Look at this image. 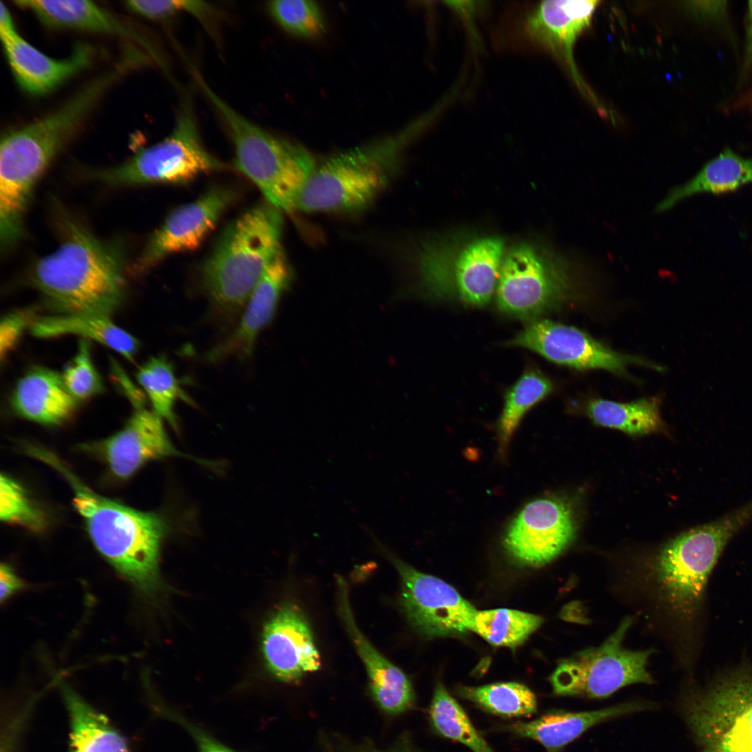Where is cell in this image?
<instances>
[{
  "label": "cell",
  "mask_w": 752,
  "mask_h": 752,
  "mask_svg": "<svg viewBox=\"0 0 752 752\" xmlns=\"http://www.w3.org/2000/svg\"><path fill=\"white\" fill-rule=\"evenodd\" d=\"M700 752H752V667L739 666L682 702Z\"/></svg>",
  "instance_id": "cell-9"
},
{
  "label": "cell",
  "mask_w": 752,
  "mask_h": 752,
  "mask_svg": "<svg viewBox=\"0 0 752 752\" xmlns=\"http://www.w3.org/2000/svg\"><path fill=\"white\" fill-rule=\"evenodd\" d=\"M689 3V8L696 15L709 19L723 17L728 6L726 1H696Z\"/></svg>",
  "instance_id": "cell-41"
},
{
  "label": "cell",
  "mask_w": 752,
  "mask_h": 752,
  "mask_svg": "<svg viewBox=\"0 0 752 752\" xmlns=\"http://www.w3.org/2000/svg\"><path fill=\"white\" fill-rule=\"evenodd\" d=\"M550 379L540 371L527 369L508 391L498 423L499 448L504 453L524 415L552 391Z\"/></svg>",
  "instance_id": "cell-30"
},
{
  "label": "cell",
  "mask_w": 752,
  "mask_h": 752,
  "mask_svg": "<svg viewBox=\"0 0 752 752\" xmlns=\"http://www.w3.org/2000/svg\"><path fill=\"white\" fill-rule=\"evenodd\" d=\"M0 518L7 524L33 531L45 527V519L29 499L23 487L6 474L0 478Z\"/></svg>",
  "instance_id": "cell-35"
},
{
  "label": "cell",
  "mask_w": 752,
  "mask_h": 752,
  "mask_svg": "<svg viewBox=\"0 0 752 752\" xmlns=\"http://www.w3.org/2000/svg\"><path fill=\"white\" fill-rule=\"evenodd\" d=\"M292 280V271L281 251L269 263L253 290L233 330L207 354L212 363L230 359H246L253 352L256 340L270 323L283 292Z\"/></svg>",
  "instance_id": "cell-17"
},
{
  "label": "cell",
  "mask_w": 752,
  "mask_h": 752,
  "mask_svg": "<svg viewBox=\"0 0 752 752\" xmlns=\"http://www.w3.org/2000/svg\"><path fill=\"white\" fill-rule=\"evenodd\" d=\"M543 622L542 617L508 609L477 611L472 631L493 645L515 648Z\"/></svg>",
  "instance_id": "cell-32"
},
{
  "label": "cell",
  "mask_w": 752,
  "mask_h": 752,
  "mask_svg": "<svg viewBox=\"0 0 752 752\" xmlns=\"http://www.w3.org/2000/svg\"><path fill=\"white\" fill-rule=\"evenodd\" d=\"M77 405L61 375L40 366H33L19 379L11 397L12 407L19 416L49 425L67 420Z\"/></svg>",
  "instance_id": "cell-23"
},
{
  "label": "cell",
  "mask_w": 752,
  "mask_h": 752,
  "mask_svg": "<svg viewBox=\"0 0 752 752\" xmlns=\"http://www.w3.org/2000/svg\"><path fill=\"white\" fill-rule=\"evenodd\" d=\"M430 716L434 728L439 735L464 744L473 752H494L441 683L435 687Z\"/></svg>",
  "instance_id": "cell-33"
},
{
  "label": "cell",
  "mask_w": 752,
  "mask_h": 752,
  "mask_svg": "<svg viewBox=\"0 0 752 752\" xmlns=\"http://www.w3.org/2000/svg\"><path fill=\"white\" fill-rule=\"evenodd\" d=\"M16 4L32 11L45 25L127 36L147 47L127 25L106 9L89 1L26 0Z\"/></svg>",
  "instance_id": "cell-24"
},
{
  "label": "cell",
  "mask_w": 752,
  "mask_h": 752,
  "mask_svg": "<svg viewBox=\"0 0 752 752\" xmlns=\"http://www.w3.org/2000/svg\"><path fill=\"white\" fill-rule=\"evenodd\" d=\"M600 3L592 0L541 1L526 14L524 29L531 41L563 63L581 93L602 113L605 111L604 107L583 80L574 59L575 43L589 28Z\"/></svg>",
  "instance_id": "cell-16"
},
{
  "label": "cell",
  "mask_w": 752,
  "mask_h": 752,
  "mask_svg": "<svg viewBox=\"0 0 752 752\" xmlns=\"http://www.w3.org/2000/svg\"><path fill=\"white\" fill-rule=\"evenodd\" d=\"M570 264L547 249L522 243L505 252L496 289L498 308L531 322L562 307L577 295Z\"/></svg>",
  "instance_id": "cell-8"
},
{
  "label": "cell",
  "mask_w": 752,
  "mask_h": 752,
  "mask_svg": "<svg viewBox=\"0 0 752 752\" xmlns=\"http://www.w3.org/2000/svg\"><path fill=\"white\" fill-rule=\"evenodd\" d=\"M745 41L742 74L747 73L752 68V1H748L747 5Z\"/></svg>",
  "instance_id": "cell-42"
},
{
  "label": "cell",
  "mask_w": 752,
  "mask_h": 752,
  "mask_svg": "<svg viewBox=\"0 0 752 752\" xmlns=\"http://www.w3.org/2000/svg\"><path fill=\"white\" fill-rule=\"evenodd\" d=\"M632 623L631 617L623 619L600 645L561 660L549 677L554 694L604 698L627 685L651 684L647 667L652 650H633L623 645Z\"/></svg>",
  "instance_id": "cell-11"
},
{
  "label": "cell",
  "mask_w": 752,
  "mask_h": 752,
  "mask_svg": "<svg viewBox=\"0 0 752 752\" xmlns=\"http://www.w3.org/2000/svg\"><path fill=\"white\" fill-rule=\"evenodd\" d=\"M262 645L269 671L283 682H295L320 668L309 624L294 605H284L269 620Z\"/></svg>",
  "instance_id": "cell-19"
},
{
  "label": "cell",
  "mask_w": 752,
  "mask_h": 752,
  "mask_svg": "<svg viewBox=\"0 0 752 752\" xmlns=\"http://www.w3.org/2000/svg\"><path fill=\"white\" fill-rule=\"evenodd\" d=\"M162 420L144 407L134 408L121 430L87 447L104 460L113 476L129 478L150 460L184 455L173 446Z\"/></svg>",
  "instance_id": "cell-18"
},
{
  "label": "cell",
  "mask_w": 752,
  "mask_h": 752,
  "mask_svg": "<svg viewBox=\"0 0 752 752\" xmlns=\"http://www.w3.org/2000/svg\"><path fill=\"white\" fill-rule=\"evenodd\" d=\"M38 338L78 335L94 340L118 352L132 361L139 343L132 335L118 327L109 316L91 314H56L38 317L30 327Z\"/></svg>",
  "instance_id": "cell-26"
},
{
  "label": "cell",
  "mask_w": 752,
  "mask_h": 752,
  "mask_svg": "<svg viewBox=\"0 0 752 752\" xmlns=\"http://www.w3.org/2000/svg\"><path fill=\"white\" fill-rule=\"evenodd\" d=\"M126 6L141 16L155 20L166 19L181 13L203 19L212 13V7L201 1L133 0L127 1Z\"/></svg>",
  "instance_id": "cell-37"
},
{
  "label": "cell",
  "mask_w": 752,
  "mask_h": 752,
  "mask_svg": "<svg viewBox=\"0 0 752 752\" xmlns=\"http://www.w3.org/2000/svg\"><path fill=\"white\" fill-rule=\"evenodd\" d=\"M136 378L149 398L152 411L176 430L175 403L182 400L194 405V402L181 386L171 362L163 355L151 357L139 368Z\"/></svg>",
  "instance_id": "cell-29"
},
{
  "label": "cell",
  "mask_w": 752,
  "mask_h": 752,
  "mask_svg": "<svg viewBox=\"0 0 752 752\" xmlns=\"http://www.w3.org/2000/svg\"><path fill=\"white\" fill-rule=\"evenodd\" d=\"M504 254L501 238L484 236L423 242L413 262L428 295L439 299L456 296L467 304L482 306L496 292Z\"/></svg>",
  "instance_id": "cell-7"
},
{
  "label": "cell",
  "mask_w": 752,
  "mask_h": 752,
  "mask_svg": "<svg viewBox=\"0 0 752 752\" xmlns=\"http://www.w3.org/2000/svg\"><path fill=\"white\" fill-rule=\"evenodd\" d=\"M0 586L1 602H3L21 590L24 584L13 568L3 563L0 568Z\"/></svg>",
  "instance_id": "cell-40"
},
{
  "label": "cell",
  "mask_w": 752,
  "mask_h": 752,
  "mask_svg": "<svg viewBox=\"0 0 752 752\" xmlns=\"http://www.w3.org/2000/svg\"><path fill=\"white\" fill-rule=\"evenodd\" d=\"M506 345L578 370L600 369L626 376L631 364L660 369L641 358L617 352L574 327L545 319L531 322Z\"/></svg>",
  "instance_id": "cell-13"
},
{
  "label": "cell",
  "mask_w": 752,
  "mask_h": 752,
  "mask_svg": "<svg viewBox=\"0 0 752 752\" xmlns=\"http://www.w3.org/2000/svg\"><path fill=\"white\" fill-rule=\"evenodd\" d=\"M747 102H748L749 109L752 113V85L748 89Z\"/></svg>",
  "instance_id": "cell-44"
},
{
  "label": "cell",
  "mask_w": 752,
  "mask_h": 752,
  "mask_svg": "<svg viewBox=\"0 0 752 752\" xmlns=\"http://www.w3.org/2000/svg\"><path fill=\"white\" fill-rule=\"evenodd\" d=\"M203 94L221 119L232 142L235 167L281 212L297 210L299 195L316 166L303 146L269 133L244 116L196 77Z\"/></svg>",
  "instance_id": "cell-6"
},
{
  "label": "cell",
  "mask_w": 752,
  "mask_h": 752,
  "mask_svg": "<svg viewBox=\"0 0 752 752\" xmlns=\"http://www.w3.org/2000/svg\"><path fill=\"white\" fill-rule=\"evenodd\" d=\"M575 533L572 510L556 497L533 500L522 508L508 524L504 547L514 559L528 565H543L561 554Z\"/></svg>",
  "instance_id": "cell-15"
},
{
  "label": "cell",
  "mask_w": 752,
  "mask_h": 752,
  "mask_svg": "<svg viewBox=\"0 0 752 752\" xmlns=\"http://www.w3.org/2000/svg\"><path fill=\"white\" fill-rule=\"evenodd\" d=\"M752 521V499L723 516L687 531L658 555L656 593L676 620L691 624L703 607L710 576L732 539Z\"/></svg>",
  "instance_id": "cell-4"
},
{
  "label": "cell",
  "mask_w": 752,
  "mask_h": 752,
  "mask_svg": "<svg viewBox=\"0 0 752 752\" xmlns=\"http://www.w3.org/2000/svg\"><path fill=\"white\" fill-rule=\"evenodd\" d=\"M588 416L597 425L617 429L631 435L661 431L664 424L657 397L618 402L602 398L590 400L586 407Z\"/></svg>",
  "instance_id": "cell-28"
},
{
  "label": "cell",
  "mask_w": 752,
  "mask_h": 752,
  "mask_svg": "<svg viewBox=\"0 0 752 752\" xmlns=\"http://www.w3.org/2000/svg\"><path fill=\"white\" fill-rule=\"evenodd\" d=\"M461 697L484 710L503 716H530L537 711L535 694L524 684L500 682L480 687L461 686L457 690Z\"/></svg>",
  "instance_id": "cell-31"
},
{
  "label": "cell",
  "mask_w": 752,
  "mask_h": 752,
  "mask_svg": "<svg viewBox=\"0 0 752 752\" xmlns=\"http://www.w3.org/2000/svg\"><path fill=\"white\" fill-rule=\"evenodd\" d=\"M235 189L215 185L194 201L171 211L147 242L133 272L144 273L171 255L198 247L236 200Z\"/></svg>",
  "instance_id": "cell-14"
},
{
  "label": "cell",
  "mask_w": 752,
  "mask_h": 752,
  "mask_svg": "<svg viewBox=\"0 0 752 752\" xmlns=\"http://www.w3.org/2000/svg\"><path fill=\"white\" fill-rule=\"evenodd\" d=\"M752 184V158L726 148L708 161L689 181L672 189L657 206L665 212L695 195H720Z\"/></svg>",
  "instance_id": "cell-25"
},
{
  "label": "cell",
  "mask_w": 752,
  "mask_h": 752,
  "mask_svg": "<svg viewBox=\"0 0 752 752\" xmlns=\"http://www.w3.org/2000/svg\"><path fill=\"white\" fill-rule=\"evenodd\" d=\"M70 721L69 752H130L123 737L75 691L63 686Z\"/></svg>",
  "instance_id": "cell-27"
},
{
  "label": "cell",
  "mask_w": 752,
  "mask_h": 752,
  "mask_svg": "<svg viewBox=\"0 0 752 752\" xmlns=\"http://www.w3.org/2000/svg\"><path fill=\"white\" fill-rule=\"evenodd\" d=\"M423 123L317 164L299 195L297 210L352 212L369 206L395 178L405 146Z\"/></svg>",
  "instance_id": "cell-5"
},
{
  "label": "cell",
  "mask_w": 752,
  "mask_h": 752,
  "mask_svg": "<svg viewBox=\"0 0 752 752\" xmlns=\"http://www.w3.org/2000/svg\"><path fill=\"white\" fill-rule=\"evenodd\" d=\"M267 10L280 26L297 36L315 37L324 28L321 10L313 1H272L267 4Z\"/></svg>",
  "instance_id": "cell-34"
},
{
  "label": "cell",
  "mask_w": 752,
  "mask_h": 752,
  "mask_svg": "<svg viewBox=\"0 0 752 752\" xmlns=\"http://www.w3.org/2000/svg\"><path fill=\"white\" fill-rule=\"evenodd\" d=\"M374 540L400 576L401 605L416 629L428 636H457L472 631L477 611L453 587L416 570Z\"/></svg>",
  "instance_id": "cell-12"
},
{
  "label": "cell",
  "mask_w": 752,
  "mask_h": 752,
  "mask_svg": "<svg viewBox=\"0 0 752 752\" xmlns=\"http://www.w3.org/2000/svg\"><path fill=\"white\" fill-rule=\"evenodd\" d=\"M61 375L65 388L77 401L88 399L104 391L102 380L93 364L87 339H81L79 342L75 355Z\"/></svg>",
  "instance_id": "cell-36"
},
{
  "label": "cell",
  "mask_w": 752,
  "mask_h": 752,
  "mask_svg": "<svg viewBox=\"0 0 752 752\" xmlns=\"http://www.w3.org/2000/svg\"><path fill=\"white\" fill-rule=\"evenodd\" d=\"M652 703L633 701L597 710L570 712L556 711L528 722H515L505 730L539 742L547 752H561L591 727L628 714L653 709Z\"/></svg>",
  "instance_id": "cell-22"
},
{
  "label": "cell",
  "mask_w": 752,
  "mask_h": 752,
  "mask_svg": "<svg viewBox=\"0 0 752 752\" xmlns=\"http://www.w3.org/2000/svg\"><path fill=\"white\" fill-rule=\"evenodd\" d=\"M226 169L205 147L194 112L187 105L179 111L172 132L162 141L139 150L120 164L90 174L92 178L116 186L180 185Z\"/></svg>",
  "instance_id": "cell-10"
},
{
  "label": "cell",
  "mask_w": 752,
  "mask_h": 752,
  "mask_svg": "<svg viewBox=\"0 0 752 752\" xmlns=\"http://www.w3.org/2000/svg\"><path fill=\"white\" fill-rule=\"evenodd\" d=\"M32 456L54 468L68 481L74 492V507L101 556L134 587L152 592L157 586L160 549L168 529L164 519L97 494L47 450L36 447Z\"/></svg>",
  "instance_id": "cell-3"
},
{
  "label": "cell",
  "mask_w": 752,
  "mask_h": 752,
  "mask_svg": "<svg viewBox=\"0 0 752 752\" xmlns=\"http://www.w3.org/2000/svg\"><path fill=\"white\" fill-rule=\"evenodd\" d=\"M339 613L345 629L366 667L373 696L379 707L391 714L402 713L409 709L414 695L405 674L385 658L361 632L348 598L346 581L337 577Z\"/></svg>",
  "instance_id": "cell-21"
},
{
  "label": "cell",
  "mask_w": 752,
  "mask_h": 752,
  "mask_svg": "<svg viewBox=\"0 0 752 752\" xmlns=\"http://www.w3.org/2000/svg\"><path fill=\"white\" fill-rule=\"evenodd\" d=\"M62 224L61 242L33 264L31 283L57 314L110 317L125 291L121 247L99 240L73 220Z\"/></svg>",
  "instance_id": "cell-1"
},
{
  "label": "cell",
  "mask_w": 752,
  "mask_h": 752,
  "mask_svg": "<svg viewBox=\"0 0 752 752\" xmlns=\"http://www.w3.org/2000/svg\"><path fill=\"white\" fill-rule=\"evenodd\" d=\"M5 54L19 87L29 95H45L90 65L94 56L88 45H78L62 59L51 58L31 45L17 31L0 34Z\"/></svg>",
  "instance_id": "cell-20"
},
{
  "label": "cell",
  "mask_w": 752,
  "mask_h": 752,
  "mask_svg": "<svg viewBox=\"0 0 752 752\" xmlns=\"http://www.w3.org/2000/svg\"><path fill=\"white\" fill-rule=\"evenodd\" d=\"M37 317L30 308H23L7 313L0 324V357L1 362L15 348L26 329L31 327Z\"/></svg>",
  "instance_id": "cell-38"
},
{
  "label": "cell",
  "mask_w": 752,
  "mask_h": 752,
  "mask_svg": "<svg viewBox=\"0 0 752 752\" xmlns=\"http://www.w3.org/2000/svg\"><path fill=\"white\" fill-rule=\"evenodd\" d=\"M159 709L161 714L178 723L189 732L197 745L198 752H237L217 741L205 730L194 726L173 710L164 706H161Z\"/></svg>",
  "instance_id": "cell-39"
},
{
  "label": "cell",
  "mask_w": 752,
  "mask_h": 752,
  "mask_svg": "<svg viewBox=\"0 0 752 752\" xmlns=\"http://www.w3.org/2000/svg\"><path fill=\"white\" fill-rule=\"evenodd\" d=\"M281 212L267 201L248 209L225 227L203 262L201 286L220 326L239 320L265 270L283 251Z\"/></svg>",
  "instance_id": "cell-2"
},
{
  "label": "cell",
  "mask_w": 752,
  "mask_h": 752,
  "mask_svg": "<svg viewBox=\"0 0 752 752\" xmlns=\"http://www.w3.org/2000/svg\"><path fill=\"white\" fill-rule=\"evenodd\" d=\"M356 752H414V751L409 747H408L407 746H405L396 747L395 749L387 750V751H380V750L370 749V750H364V751L363 750H360V751H356Z\"/></svg>",
  "instance_id": "cell-43"
}]
</instances>
